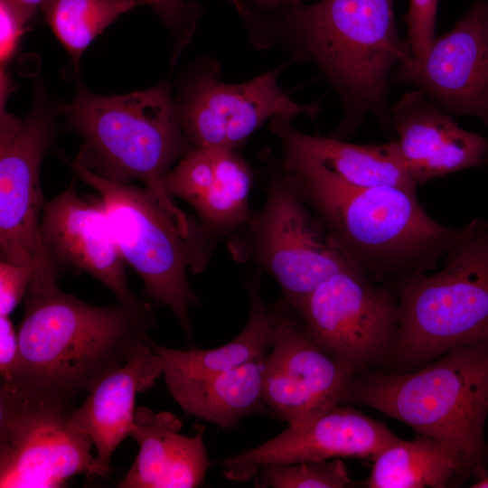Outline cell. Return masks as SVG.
Wrapping results in <instances>:
<instances>
[{
  "label": "cell",
  "instance_id": "cell-17",
  "mask_svg": "<svg viewBox=\"0 0 488 488\" xmlns=\"http://www.w3.org/2000/svg\"><path fill=\"white\" fill-rule=\"evenodd\" d=\"M253 172L236 149L192 147L165 176L169 196L185 201L216 240L238 233L252 215Z\"/></svg>",
  "mask_w": 488,
  "mask_h": 488
},
{
  "label": "cell",
  "instance_id": "cell-23",
  "mask_svg": "<svg viewBox=\"0 0 488 488\" xmlns=\"http://www.w3.org/2000/svg\"><path fill=\"white\" fill-rule=\"evenodd\" d=\"M261 273L257 268L246 281L249 299L248 321L241 332L226 344L213 349L183 351L149 339L148 344L162 361L164 377L197 376L226 371L267 356L274 342L280 302H264L260 294Z\"/></svg>",
  "mask_w": 488,
  "mask_h": 488
},
{
  "label": "cell",
  "instance_id": "cell-11",
  "mask_svg": "<svg viewBox=\"0 0 488 488\" xmlns=\"http://www.w3.org/2000/svg\"><path fill=\"white\" fill-rule=\"evenodd\" d=\"M0 110L1 260L32 267L33 273L59 276L40 236L46 203L40 169L54 141V114L40 92L24 120Z\"/></svg>",
  "mask_w": 488,
  "mask_h": 488
},
{
  "label": "cell",
  "instance_id": "cell-18",
  "mask_svg": "<svg viewBox=\"0 0 488 488\" xmlns=\"http://www.w3.org/2000/svg\"><path fill=\"white\" fill-rule=\"evenodd\" d=\"M389 118L402 161L417 183L483 162L487 141L461 128L420 89L405 94L389 110Z\"/></svg>",
  "mask_w": 488,
  "mask_h": 488
},
{
  "label": "cell",
  "instance_id": "cell-12",
  "mask_svg": "<svg viewBox=\"0 0 488 488\" xmlns=\"http://www.w3.org/2000/svg\"><path fill=\"white\" fill-rule=\"evenodd\" d=\"M271 352L265 358L263 399L288 427L300 430L342 403L355 372L310 335L282 298Z\"/></svg>",
  "mask_w": 488,
  "mask_h": 488
},
{
  "label": "cell",
  "instance_id": "cell-28",
  "mask_svg": "<svg viewBox=\"0 0 488 488\" xmlns=\"http://www.w3.org/2000/svg\"><path fill=\"white\" fill-rule=\"evenodd\" d=\"M174 33L177 52L190 41L199 17V6L186 0H144Z\"/></svg>",
  "mask_w": 488,
  "mask_h": 488
},
{
  "label": "cell",
  "instance_id": "cell-27",
  "mask_svg": "<svg viewBox=\"0 0 488 488\" xmlns=\"http://www.w3.org/2000/svg\"><path fill=\"white\" fill-rule=\"evenodd\" d=\"M438 2L439 0H409L404 20L408 26L407 41L411 56H423L436 38Z\"/></svg>",
  "mask_w": 488,
  "mask_h": 488
},
{
  "label": "cell",
  "instance_id": "cell-16",
  "mask_svg": "<svg viewBox=\"0 0 488 488\" xmlns=\"http://www.w3.org/2000/svg\"><path fill=\"white\" fill-rule=\"evenodd\" d=\"M399 438L383 423L351 407H335L307 427L283 432L262 445L221 462L226 479L246 482L272 464L375 458Z\"/></svg>",
  "mask_w": 488,
  "mask_h": 488
},
{
  "label": "cell",
  "instance_id": "cell-10",
  "mask_svg": "<svg viewBox=\"0 0 488 488\" xmlns=\"http://www.w3.org/2000/svg\"><path fill=\"white\" fill-rule=\"evenodd\" d=\"M314 341L355 373L389 353L398 302L353 262L316 286L296 308Z\"/></svg>",
  "mask_w": 488,
  "mask_h": 488
},
{
  "label": "cell",
  "instance_id": "cell-8",
  "mask_svg": "<svg viewBox=\"0 0 488 488\" xmlns=\"http://www.w3.org/2000/svg\"><path fill=\"white\" fill-rule=\"evenodd\" d=\"M227 249L235 261L273 277L293 309L352 262L326 234L281 164L270 165L263 207L227 239Z\"/></svg>",
  "mask_w": 488,
  "mask_h": 488
},
{
  "label": "cell",
  "instance_id": "cell-19",
  "mask_svg": "<svg viewBox=\"0 0 488 488\" xmlns=\"http://www.w3.org/2000/svg\"><path fill=\"white\" fill-rule=\"evenodd\" d=\"M290 120L276 117L269 125L282 143V164L316 171L352 188L395 186L416 193L418 183L408 173L395 141L351 144L301 133L291 127Z\"/></svg>",
  "mask_w": 488,
  "mask_h": 488
},
{
  "label": "cell",
  "instance_id": "cell-7",
  "mask_svg": "<svg viewBox=\"0 0 488 488\" xmlns=\"http://www.w3.org/2000/svg\"><path fill=\"white\" fill-rule=\"evenodd\" d=\"M70 164L99 193L124 261L143 281V294L166 305L191 340L188 311L200 299L190 286L187 271H202L214 246L185 237L146 187L108 180L75 160Z\"/></svg>",
  "mask_w": 488,
  "mask_h": 488
},
{
  "label": "cell",
  "instance_id": "cell-26",
  "mask_svg": "<svg viewBox=\"0 0 488 488\" xmlns=\"http://www.w3.org/2000/svg\"><path fill=\"white\" fill-rule=\"evenodd\" d=\"M352 483L339 458L266 465L255 475V486L263 488H343Z\"/></svg>",
  "mask_w": 488,
  "mask_h": 488
},
{
  "label": "cell",
  "instance_id": "cell-22",
  "mask_svg": "<svg viewBox=\"0 0 488 488\" xmlns=\"http://www.w3.org/2000/svg\"><path fill=\"white\" fill-rule=\"evenodd\" d=\"M265 358L226 371L164 380L185 413L230 430L251 414L271 412L262 393Z\"/></svg>",
  "mask_w": 488,
  "mask_h": 488
},
{
  "label": "cell",
  "instance_id": "cell-15",
  "mask_svg": "<svg viewBox=\"0 0 488 488\" xmlns=\"http://www.w3.org/2000/svg\"><path fill=\"white\" fill-rule=\"evenodd\" d=\"M43 249L57 268L83 271L108 287L118 304L140 307L127 284L126 262L112 236L98 200L79 196L73 182L52 200L46 202L40 223Z\"/></svg>",
  "mask_w": 488,
  "mask_h": 488
},
{
  "label": "cell",
  "instance_id": "cell-20",
  "mask_svg": "<svg viewBox=\"0 0 488 488\" xmlns=\"http://www.w3.org/2000/svg\"><path fill=\"white\" fill-rule=\"evenodd\" d=\"M162 374L159 356L148 343L144 344L100 380L83 404L73 409L74 424L95 446L97 476H108L113 452L130 434L136 395L150 389Z\"/></svg>",
  "mask_w": 488,
  "mask_h": 488
},
{
  "label": "cell",
  "instance_id": "cell-35",
  "mask_svg": "<svg viewBox=\"0 0 488 488\" xmlns=\"http://www.w3.org/2000/svg\"><path fill=\"white\" fill-rule=\"evenodd\" d=\"M487 4H488V0H487Z\"/></svg>",
  "mask_w": 488,
  "mask_h": 488
},
{
  "label": "cell",
  "instance_id": "cell-30",
  "mask_svg": "<svg viewBox=\"0 0 488 488\" xmlns=\"http://www.w3.org/2000/svg\"><path fill=\"white\" fill-rule=\"evenodd\" d=\"M26 22L5 0H0V64L1 69L14 55L21 37L26 31Z\"/></svg>",
  "mask_w": 488,
  "mask_h": 488
},
{
  "label": "cell",
  "instance_id": "cell-2",
  "mask_svg": "<svg viewBox=\"0 0 488 488\" xmlns=\"http://www.w3.org/2000/svg\"><path fill=\"white\" fill-rule=\"evenodd\" d=\"M272 27L252 40L260 47L280 43L314 62L339 93L345 115L332 136L351 134L368 114H389V72L411 56L393 0H320L286 10Z\"/></svg>",
  "mask_w": 488,
  "mask_h": 488
},
{
  "label": "cell",
  "instance_id": "cell-3",
  "mask_svg": "<svg viewBox=\"0 0 488 488\" xmlns=\"http://www.w3.org/2000/svg\"><path fill=\"white\" fill-rule=\"evenodd\" d=\"M281 166L335 246L375 282L429 271L455 237L457 229L432 220L414 192L352 188L305 167Z\"/></svg>",
  "mask_w": 488,
  "mask_h": 488
},
{
  "label": "cell",
  "instance_id": "cell-32",
  "mask_svg": "<svg viewBox=\"0 0 488 488\" xmlns=\"http://www.w3.org/2000/svg\"><path fill=\"white\" fill-rule=\"evenodd\" d=\"M26 22L35 14L45 0H5Z\"/></svg>",
  "mask_w": 488,
  "mask_h": 488
},
{
  "label": "cell",
  "instance_id": "cell-13",
  "mask_svg": "<svg viewBox=\"0 0 488 488\" xmlns=\"http://www.w3.org/2000/svg\"><path fill=\"white\" fill-rule=\"evenodd\" d=\"M217 69L197 72L175 102L182 130L192 147L236 149L267 119H292L298 114L314 118L318 113V104L299 105L279 88L281 68L239 84L221 81Z\"/></svg>",
  "mask_w": 488,
  "mask_h": 488
},
{
  "label": "cell",
  "instance_id": "cell-29",
  "mask_svg": "<svg viewBox=\"0 0 488 488\" xmlns=\"http://www.w3.org/2000/svg\"><path fill=\"white\" fill-rule=\"evenodd\" d=\"M33 269L5 260L0 262V316H9L24 297Z\"/></svg>",
  "mask_w": 488,
  "mask_h": 488
},
{
  "label": "cell",
  "instance_id": "cell-34",
  "mask_svg": "<svg viewBox=\"0 0 488 488\" xmlns=\"http://www.w3.org/2000/svg\"><path fill=\"white\" fill-rule=\"evenodd\" d=\"M472 487L474 488H488V476L479 479Z\"/></svg>",
  "mask_w": 488,
  "mask_h": 488
},
{
  "label": "cell",
  "instance_id": "cell-9",
  "mask_svg": "<svg viewBox=\"0 0 488 488\" xmlns=\"http://www.w3.org/2000/svg\"><path fill=\"white\" fill-rule=\"evenodd\" d=\"M73 404L0 385V487L58 488L97 476L91 439L72 420Z\"/></svg>",
  "mask_w": 488,
  "mask_h": 488
},
{
  "label": "cell",
  "instance_id": "cell-31",
  "mask_svg": "<svg viewBox=\"0 0 488 488\" xmlns=\"http://www.w3.org/2000/svg\"><path fill=\"white\" fill-rule=\"evenodd\" d=\"M20 361L18 333L9 316H0V375L3 382L14 379Z\"/></svg>",
  "mask_w": 488,
  "mask_h": 488
},
{
  "label": "cell",
  "instance_id": "cell-5",
  "mask_svg": "<svg viewBox=\"0 0 488 488\" xmlns=\"http://www.w3.org/2000/svg\"><path fill=\"white\" fill-rule=\"evenodd\" d=\"M344 402L375 408L445 444L467 477L487 476L488 342L453 348L412 373L357 372Z\"/></svg>",
  "mask_w": 488,
  "mask_h": 488
},
{
  "label": "cell",
  "instance_id": "cell-33",
  "mask_svg": "<svg viewBox=\"0 0 488 488\" xmlns=\"http://www.w3.org/2000/svg\"><path fill=\"white\" fill-rule=\"evenodd\" d=\"M242 0H234L237 4H240ZM250 1L266 7H283L284 9H291L302 5L303 0H243Z\"/></svg>",
  "mask_w": 488,
  "mask_h": 488
},
{
  "label": "cell",
  "instance_id": "cell-1",
  "mask_svg": "<svg viewBox=\"0 0 488 488\" xmlns=\"http://www.w3.org/2000/svg\"><path fill=\"white\" fill-rule=\"evenodd\" d=\"M57 277L32 276L17 332L20 366L6 383L73 404L122 366L132 351L148 343L156 321L148 303L89 305L63 292Z\"/></svg>",
  "mask_w": 488,
  "mask_h": 488
},
{
  "label": "cell",
  "instance_id": "cell-21",
  "mask_svg": "<svg viewBox=\"0 0 488 488\" xmlns=\"http://www.w3.org/2000/svg\"><path fill=\"white\" fill-rule=\"evenodd\" d=\"M183 422L167 411L137 407L129 436L139 452L119 488H194L202 485L211 465L203 432L180 433Z\"/></svg>",
  "mask_w": 488,
  "mask_h": 488
},
{
  "label": "cell",
  "instance_id": "cell-14",
  "mask_svg": "<svg viewBox=\"0 0 488 488\" xmlns=\"http://www.w3.org/2000/svg\"><path fill=\"white\" fill-rule=\"evenodd\" d=\"M395 69L396 82L418 87L445 111L488 124L487 2L477 0L423 56H409Z\"/></svg>",
  "mask_w": 488,
  "mask_h": 488
},
{
  "label": "cell",
  "instance_id": "cell-4",
  "mask_svg": "<svg viewBox=\"0 0 488 488\" xmlns=\"http://www.w3.org/2000/svg\"><path fill=\"white\" fill-rule=\"evenodd\" d=\"M83 139L74 159L108 180L144 183L187 238L198 230L169 196L164 180L192 146L184 136L169 84L103 96L79 84L73 99L57 106Z\"/></svg>",
  "mask_w": 488,
  "mask_h": 488
},
{
  "label": "cell",
  "instance_id": "cell-25",
  "mask_svg": "<svg viewBox=\"0 0 488 488\" xmlns=\"http://www.w3.org/2000/svg\"><path fill=\"white\" fill-rule=\"evenodd\" d=\"M144 0H45L39 7L75 66L108 26Z\"/></svg>",
  "mask_w": 488,
  "mask_h": 488
},
{
  "label": "cell",
  "instance_id": "cell-6",
  "mask_svg": "<svg viewBox=\"0 0 488 488\" xmlns=\"http://www.w3.org/2000/svg\"><path fill=\"white\" fill-rule=\"evenodd\" d=\"M389 286L398 302L389 351L397 361L415 365L488 342V222L476 218L457 229L438 271L414 272Z\"/></svg>",
  "mask_w": 488,
  "mask_h": 488
},
{
  "label": "cell",
  "instance_id": "cell-24",
  "mask_svg": "<svg viewBox=\"0 0 488 488\" xmlns=\"http://www.w3.org/2000/svg\"><path fill=\"white\" fill-rule=\"evenodd\" d=\"M368 480L371 488L446 487L467 478L457 455L445 444L425 436L399 439L374 458Z\"/></svg>",
  "mask_w": 488,
  "mask_h": 488
}]
</instances>
